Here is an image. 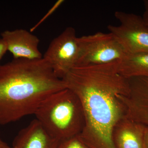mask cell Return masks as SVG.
I'll list each match as a JSON object with an SVG mask.
<instances>
[{
    "label": "cell",
    "instance_id": "cell-9",
    "mask_svg": "<svg viewBox=\"0 0 148 148\" xmlns=\"http://www.w3.org/2000/svg\"><path fill=\"white\" fill-rule=\"evenodd\" d=\"M60 142L35 119L18 132L10 148H57Z\"/></svg>",
    "mask_w": 148,
    "mask_h": 148
},
{
    "label": "cell",
    "instance_id": "cell-16",
    "mask_svg": "<svg viewBox=\"0 0 148 148\" xmlns=\"http://www.w3.org/2000/svg\"><path fill=\"white\" fill-rule=\"evenodd\" d=\"M0 148H10V147L0 138Z\"/></svg>",
    "mask_w": 148,
    "mask_h": 148
},
{
    "label": "cell",
    "instance_id": "cell-3",
    "mask_svg": "<svg viewBox=\"0 0 148 148\" xmlns=\"http://www.w3.org/2000/svg\"><path fill=\"white\" fill-rule=\"evenodd\" d=\"M34 115L46 131L59 142L80 135L84 127L80 101L68 88L49 96Z\"/></svg>",
    "mask_w": 148,
    "mask_h": 148
},
{
    "label": "cell",
    "instance_id": "cell-15",
    "mask_svg": "<svg viewBox=\"0 0 148 148\" xmlns=\"http://www.w3.org/2000/svg\"><path fill=\"white\" fill-rule=\"evenodd\" d=\"M144 143L145 148H148V127L145 126L144 133Z\"/></svg>",
    "mask_w": 148,
    "mask_h": 148
},
{
    "label": "cell",
    "instance_id": "cell-7",
    "mask_svg": "<svg viewBox=\"0 0 148 148\" xmlns=\"http://www.w3.org/2000/svg\"><path fill=\"white\" fill-rule=\"evenodd\" d=\"M127 79L129 93L119 96L125 108V116L148 127V77Z\"/></svg>",
    "mask_w": 148,
    "mask_h": 148
},
{
    "label": "cell",
    "instance_id": "cell-4",
    "mask_svg": "<svg viewBox=\"0 0 148 148\" xmlns=\"http://www.w3.org/2000/svg\"><path fill=\"white\" fill-rule=\"evenodd\" d=\"M77 41L79 50L75 66L108 64L120 61L127 54L110 32L78 37Z\"/></svg>",
    "mask_w": 148,
    "mask_h": 148
},
{
    "label": "cell",
    "instance_id": "cell-13",
    "mask_svg": "<svg viewBox=\"0 0 148 148\" xmlns=\"http://www.w3.org/2000/svg\"><path fill=\"white\" fill-rule=\"evenodd\" d=\"M143 3H144L145 10H144L142 18L144 23L148 28V0H145L143 1Z\"/></svg>",
    "mask_w": 148,
    "mask_h": 148
},
{
    "label": "cell",
    "instance_id": "cell-5",
    "mask_svg": "<svg viewBox=\"0 0 148 148\" xmlns=\"http://www.w3.org/2000/svg\"><path fill=\"white\" fill-rule=\"evenodd\" d=\"M114 15L119 25H109L108 29L126 53H148V28L142 16L123 11L115 12Z\"/></svg>",
    "mask_w": 148,
    "mask_h": 148
},
{
    "label": "cell",
    "instance_id": "cell-10",
    "mask_svg": "<svg viewBox=\"0 0 148 148\" xmlns=\"http://www.w3.org/2000/svg\"><path fill=\"white\" fill-rule=\"evenodd\" d=\"M145 126L124 116L113 130L112 139L116 148H145Z\"/></svg>",
    "mask_w": 148,
    "mask_h": 148
},
{
    "label": "cell",
    "instance_id": "cell-11",
    "mask_svg": "<svg viewBox=\"0 0 148 148\" xmlns=\"http://www.w3.org/2000/svg\"><path fill=\"white\" fill-rule=\"evenodd\" d=\"M118 70L127 79L148 77V53L127 54L119 61Z\"/></svg>",
    "mask_w": 148,
    "mask_h": 148
},
{
    "label": "cell",
    "instance_id": "cell-6",
    "mask_svg": "<svg viewBox=\"0 0 148 148\" xmlns=\"http://www.w3.org/2000/svg\"><path fill=\"white\" fill-rule=\"evenodd\" d=\"M77 38L75 29L68 27L51 42L42 57L61 79L76 64L79 50Z\"/></svg>",
    "mask_w": 148,
    "mask_h": 148
},
{
    "label": "cell",
    "instance_id": "cell-8",
    "mask_svg": "<svg viewBox=\"0 0 148 148\" xmlns=\"http://www.w3.org/2000/svg\"><path fill=\"white\" fill-rule=\"evenodd\" d=\"M1 36L7 50L12 53L14 59L35 60L42 58L38 49L40 40L27 30H7L2 32Z\"/></svg>",
    "mask_w": 148,
    "mask_h": 148
},
{
    "label": "cell",
    "instance_id": "cell-12",
    "mask_svg": "<svg viewBox=\"0 0 148 148\" xmlns=\"http://www.w3.org/2000/svg\"><path fill=\"white\" fill-rule=\"evenodd\" d=\"M57 148H89L86 145L79 135H77L61 141Z\"/></svg>",
    "mask_w": 148,
    "mask_h": 148
},
{
    "label": "cell",
    "instance_id": "cell-2",
    "mask_svg": "<svg viewBox=\"0 0 148 148\" xmlns=\"http://www.w3.org/2000/svg\"><path fill=\"white\" fill-rule=\"evenodd\" d=\"M66 88L43 58L14 59L0 66V125L34 114L49 96Z\"/></svg>",
    "mask_w": 148,
    "mask_h": 148
},
{
    "label": "cell",
    "instance_id": "cell-14",
    "mask_svg": "<svg viewBox=\"0 0 148 148\" xmlns=\"http://www.w3.org/2000/svg\"><path fill=\"white\" fill-rule=\"evenodd\" d=\"M7 51L5 44L1 38H0V61Z\"/></svg>",
    "mask_w": 148,
    "mask_h": 148
},
{
    "label": "cell",
    "instance_id": "cell-1",
    "mask_svg": "<svg viewBox=\"0 0 148 148\" xmlns=\"http://www.w3.org/2000/svg\"><path fill=\"white\" fill-rule=\"evenodd\" d=\"M119 61L75 66L62 79L82 105L85 125L79 135L89 148H116L113 131L125 116L119 97L129 92L128 79L118 71Z\"/></svg>",
    "mask_w": 148,
    "mask_h": 148
}]
</instances>
